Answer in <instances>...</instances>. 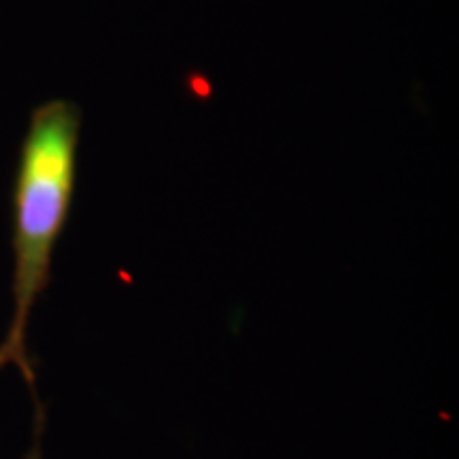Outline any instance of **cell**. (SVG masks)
Returning a JSON list of instances; mask_svg holds the SVG:
<instances>
[{
	"label": "cell",
	"mask_w": 459,
	"mask_h": 459,
	"mask_svg": "<svg viewBox=\"0 0 459 459\" xmlns=\"http://www.w3.org/2000/svg\"><path fill=\"white\" fill-rule=\"evenodd\" d=\"M82 111L68 100H49L30 115L13 189V317L0 342V368L15 366L30 392L28 324L49 285L51 257L71 213Z\"/></svg>",
	"instance_id": "1"
},
{
	"label": "cell",
	"mask_w": 459,
	"mask_h": 459,
	"mask_svg": "<svg viewBox=\"0 0 459 459\" xmlns=\"http://www.w3.org/2000/svg\"><path fill=\"white\" fill-rule=\"evenodd\" d=\"M41 426H43V411H41V406H39L37 409V438H34L32 449L28 451V455L24 459H43L41 438H39V434H41Z\"/></svg>",
	"instance_id": "2"
}]
</instances>
